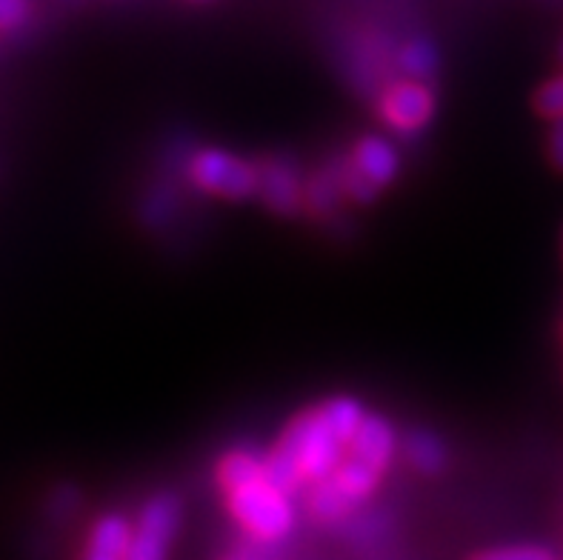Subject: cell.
I'll return each mask as SVG.
<instances>
[{
	"label": "cell",
	"mask_w": 563,
	"mask_h": 560,
	"mask_svg": "<svg viewBox=\"0 0 563 560\" xmlns=\"http://www.w3.org/2000/svg\"><path fill=\"white\" fill-rule=\"evenodd\" d=\"M227 504L232 518L252 535V538L264 540V543H278L286 535L292 532L295 509L289 497L278 492L269 481L257 477V481L238 486L227 492Z\"/></svg>",
	"instance_id": "2"
},
{
	"label": "cell",
	"mask_w": 563,
	"mask_h": 560,
	"mask_svg": "<svg viewBox=\"0 0 563 560\" xmlns=\"http://www.w3.org/2000/svg\"><path fill=\"white\" fill-rule=\"evenodd\" d=\"M189 178L198 189L227 200H243L255 195L261 175L250 161L223 150H203L189 161Z\"/></svg>",
	"instance_id": "4"
},
{
	"label": "cell",
	"mask_w": 563,
	"mask_h": 560,
	"mask_svg": "<svg viewBox=\"0 0 563 560\" xmlns=\"http://www.w3.org/2000/svg\"><path fill=\"white\" fill-rule=\"evenodd\" d=\"M398 64H400V69L407 72L409 80H418V84H423V78L435 72V50H432V46L423 41L407 43V46L400 50Z\"/></svg>",
	"instance_id": "13"
},
{
	"label": "cell",
	"mask_w": 563,
	"mask_h": 560,
	"mask_svg": "<svg viewBox=\"0 0 563 560\" xmlns=\"http://www.w3.org/2000/svg\"><path fill=\"white\" fill-rule=\"evenodd\" d=\"M132 524L121 515H103L86 540L84 560H126Z\"/></svg>",
	"instance_id": "9"
},
{
	"label": "cell",
	"mask_w": 563,
	"mask_h": 560,
	"mask_svg": "<svg viewBox=\"0 0 563 560\" xmlns=\"http://www.w3.org/2000/svg\"><path fill=\"white\" fill-rule=\"evenodd\" d=\"M407 454L409 461H412V466L427 472V475L438 472V469L443 466V461H446V452H443L441 440L432 438V435L427 432H418L407 440Z\"/></svg>",
	"instance_id": "12"
},
{
	"label": "cell",
	"mask_w": 563,
	"mask_h": 560,
	"mask_svg": "<svg viewBox=\"0 0 563 560\" xmlns=\"http://www.w3.org/2000/svg\"><path fill=\"white\" fill-rule=\"evenodd\" d=\"M264 475V458L250 452V449H235V452L223 454L221 463H218V486L223 490V495Z\"/></svg>",
	"instance_id": "10"
},
{
	"label": "cell",
	"mask_w": 563,
	"mask_h": 560,
	"mask_svg": "<svg viewBox=\"0 0 563 560\" xmlns=\"http://www.w3.org/2000/svg\"><path fill=\"white\" fill-rule=\"evenodd\" d=\"M261 184H257V195H264L266 204L278 212H292L298 209V180H295L292 169L286 166H272V169H257Z\"/></svg>",
	"instance_id": "11"
},
{
	"label": "cell",
	"mask_w": 563,
	"mask_h": 560,
	"mask_svg": "<svg viewBox=\"0 0 563 560\" xmlns=\"http://www.w3.org/2000/svg\"><path fill=\"white\" fill-rule=\"evenodd\" d=\"M346 443L323 424L318 406L286 426L280 440L269 454L292 469L300 483H323L335 475V469L346 461Z\"/></svg>",
	"instance_id": "1"
},
{
	"label": "cell",
	"mask_w": 563,
	"mask_h": 560,
	"mask_svg": "<svg viewBox=\"0 0 563 560\" xmlns=\"http://www.w3.org/2000/svg\"><path fill=\"white\" fill-rule=\"evenodd\" d=\"M393 454H395V429L386 424L384 418H378V415H366L361 429H357L355 438H352L350 449H346V458L364 463V466L375 469V472L384 475L386 466L393 463Z\"/></svg>",
	"instance_id": "7"
},
{
	"label": "cell",
	"mask_w": 563,
	"mask_h": 560,
	"mask_svg": "<svg viewBox=\"0 0 563 560\" xmlns=\"http://www.w3.org/2000/svg\"><path fill=\"white\" fill-rule=\"evenodd\" d=\"M26 14H29V7L23 3V0H0V32L18 29Z\"/></svg>",
	"instance_id": "16"
},
{
	"label": "cell",
	"mask_w": 563,
	"mask_h": 560,
	"mask_svg": "<svg viewBox=\"0 0 563 560\" xmlns=\"http://www.w3.org/2000/svg\"><path fill=\"white\" fill-rule=\"evenodd\" d=\"M561 61H563V50H561Z\"/></svg>",
	"instance_id": "18"
},
{
	"label": "cell",
	"mask_w": 563,
	"mask_h": 560,
	"mask_svg": "<svg viewBox=\"0 0 563 560\" xmlns=\"http://www.w3.org/2000/svg\"><path fill=\"white\" fill-rule=\"evenodd\" d=\"M380 121L393 127L395 132H418L429 123L435 112V98L427 89V84L418 80H400L384 89L378 100Z\"/></svg>",
	"instance_id": "6"
},
{
	"label": "cell",
	"mask_w": 563,
	"mask_h": 560,
	"mask_svg": "<svg viewBox=\"0 0 563 560\" xmlns=\"http://www.w3.org/2000/svg\"><path fill=\"white\" fill-rule=\"evenodd\" d=\"M550 157L552 164L563 172V121H555L550 132Z\"/></svg>",
	"instance_id": "17"
},
{
	"label": "cell",
	"mask_w": 563,
	"mask_h": 560,
	"mask_svg": "<svg viewBox=\"0 0 563 560\" xmlns=\"http://www.w3.org/2000/svg\"><path fill=\"white\" fill-rule=\"evenodd\" d=\"M472 560H555V554L543 547H507L489 549V552L475 554Z\"/></svg>",
	"instance_id": "15"
},
{
	"label": "cell",
	"mask_w": 563,
	"mask_h": 560,
	"mask_svg": "<svg viewBox=\"0 0 563 560\" xmlns=\"http://www.w3.org/2000/svg\"><path fill=\"white\" fill-rule=\"evenodd\" d=\"M350 169L355 172L357 178L366 180L372 189L378 191L395 180V175H398L400 169V157L389 141H380V138H364V141L357 143L355 150H352Z\"/></svg>",
	"instance_id": "8"
},
{
	"label": "cell",
	"mask_w": 563,
	"mask_h": 560,
	"mask_svg": "<svg viewBox=\"0 0 563 560\" xmlns=\"http://www.w3.org/2000/svg\"><path fill=\"white\" fill-rule=\"evenodd\" d=\"M180 524V504L175 495H157L143 506L132 526L126 560H166Z\"/></svg>",
	"instance_id": "5"
},
{
	"label": "cell",
	"mask_w": 563,
	"mask_h": 560,
	"mask_svg": "<svg viewBox=\"0 0 563 560\" xmlns=\"http://www.w3.org/2000/svg\"><path fill=\"white\" fill-rule=\"evenodd\" d=\"M378 483L380 472L346 458L335 469V475L327 477L323 483H314L312 495H309V509H312L314 518L332 524V520L350 515L357 504H364L366 497L378 490Z\"/></svg>",
	"instance_id": "3"
},
{
	"label": "cell",
	"mask_w": 563,
	"mask_h": 560,
	"mask_svg": "<svg viewBox=\"0 0 563 560\" xmlns=\"http://www.w3.org/2000/svg\"><path fill=\"white\" fill-rule=\"evenodd\" d=\"M536 109L543 118H552V121H563V75L547 80V84L538 86L536 92Z\"/></svg>",
	"instance_id": "14"
}]
</instances>
